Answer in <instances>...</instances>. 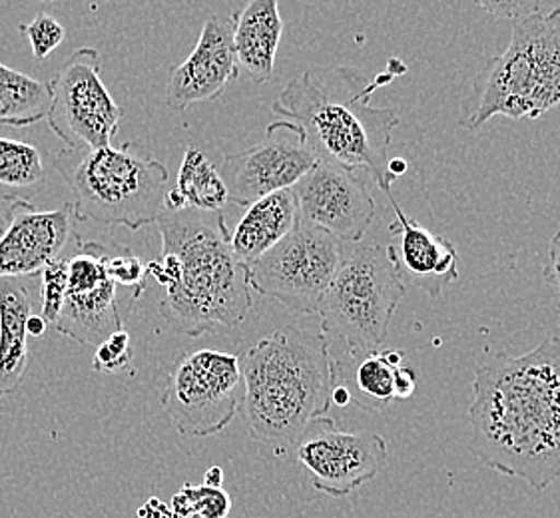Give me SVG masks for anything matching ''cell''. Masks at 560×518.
<instances>
[{"label": "cell", "mask_w": 560, "mask_h": 518, "mask_svg": "<svg viewBox=\"0 0 560 518\" xmlns=\"http://www.w3.org/2000/svg\"><path fill=\"white\" fill-rule=\"evenodd\" d=\"M237 74L234 16H210L190 57L170 72L166 102L174 113H184L218 98Z\"/></svg>", "instance_id": "cell-15"}, {"label": "cell", "mask_w": 560, "mask_h": 518, "mask_svg": "<svg viewBox=\"0 0 560 518\" xmlns=\"http://www.w3.org/2000/svg\"><path fill=\"white\" fill-rule=\"evenodd\" d=\"M162 258L147 266L164 287L160 316L176 335L202 338L237 327L252 309L247 268L232 249L222 212H164L158 217Z\"/></svg>", "instance_id": "cell-2"}, {"label": "cell", "mask_w": 560, "mask_h": 518, "mask_svg": "<svg viewBox=\"0 0 560 518\" xmlns=\"http://www.w3.org/2000/svg\"><path fill=\"white\" fill-rule=\"evenodd\" d=\"M346 244L298 222L276 248L247 268L249 290L295 314H319L343 259Z\"/></svg>", "instance_id": "cell-9"}, {"label": "cell", "mask_w": 560, "mask_h": 518, "mask_svg": "<svg viewBox=\"0 0 560 518\" xmlns=\"http://www.w3.org/2000/svg\"><path fill=\"white\" fill-rule=\"evenodd\" d=\"M283 21L278 0H252L234 14L237 68L254 82H268L276 68Z\"/></svg>", "instance_id": "cell-17"}, {"label": "cell", "mask_w": 560, "mask_h": 518, "mask_svg": "<svg viewBox=\"0 0 560 518\" xmlns=\"http://www.w3.org/2000/svg\"><path fill=\"white\" fill-rule=\"evenodd\" d=\"M45 180L43 156L33 144L0 138V184L12 190H36Z\"/></svg>", "instance_id": "cell-24"}, {"label": "cell", "mask_w": 560, "mask_h": 518, "mask_svg": "<svg viewBox=\"0 0 560 518\" xmlns=\"http://www.w3.org/2000/svg\"><path fill=\"white\" fill-rule=\"evenodd\" d=\"M50 82L12 70L0 62V126L24 128L46 118Z\"/></svg>", "instance_id": "cell-22"}, {"label": "cell", "mask_w": 560, "mask_h": 518, "mask_svg": "<svg viewBox=\"0 0 560 518\" xmlns=\"http://www.w3.org/2000/svg\"><path fill=\"white\" fill-rule=\"evenodd\" d=\"M132 360H135L132 339H130V333L122 329L96 348L94 360H92V369L96 373H106V375L122 373L130 369Z\"/></svg>", "instance_id": "cell-28"}, {"label": "cell", "mask_w": 560, "mask_h": 518, "mask_svg": "<svg viewBox=\"0 0 560 518\" xmlns=\"http://www.w3.org/2000/svg\"><path fill=\"white\" fill-rule=\"evenodd\" d=\"M542 271H545V280L560 290V227L550 239L549 256Z\"/></svg>", "instance_id": "cell-31"}, {"label": "cell", "mask_w": 560, "mask_h": 518, "mask_svg": "<svg viewBox=\"0 0 560 518\" xmlns=\"http://www.w3.org/2000/svg\"><path fill=\"white\" fill-rule=\"evenodd\" d=\"M292 190L300 222L341 244H359L375 217L368 180L355 172L317 162Z\"/></svg>", "instance_id": "cell-13"}, {"label": "cell", "mask_w": 560, "mask_h": 518, "mask_svg": "<svg viewBox=\"0 0 560 518\" xmlns=\"http://www.w3.org/2000/svg\"><path fill=\"white\" fill-rule=\"evenodd\" d=\"M237 357L249 435L276 455H285L307 423L324 417L334 405L336 357L329 339L322 327H280Z\"/></svg>", "instance_id": "cell-4"}, {"label": "cell", "mask_w": 560, "mask_h": 518, "mask_svg": "<svg viewBox=\"0 0 560 518\" xmlns=\"http://www.w3.org/2000/svg\"><path fill=\"white\" fill-rule=\"evenodd\" d=\"M222 481H224V471L222 467H210L206 474H203V485L213 486V488H222Z\"/></svg>", "instance_id": "cell-35"}, {"label": "cell", "mask_w": 560, "mask_h": 518, "mask_svg": "<svg viewBox=\"0 0 560 518\" xmlns=\"http://www.w3.org/2000/svg\"><path fill=\"white\" fill-rule=\"evenodd\" d=\"M477 7L481 11L491 14L494 19H504V21H513V23H521L533 14L538 12L550 11L555 9V4H547V2H535V0H511V2H501V0H493V2H477Z\"/></svg>", "instance_id": "cell-30"}, {"label": "cell", "mask_w": 560, "mask_h": 518, "mask_svg": "<svg viewBox=\"0 0 560 518\" xmlns=\"http://www.w3.org/2000/svg\"><path fill=\"white\" fill-rule=\"evenodd\" d=\"M298 202L293 190L269 193L247 205L246 214L232 232V249L240 263L249 268L298 226Z\"/></svg>", "instance_id": "cell-18"}, {"label": "cell", "mask_w": 560, "mask_h": 518, "mask_svg": "<svg viewBox=\"0 0 560 518\" xmlns=\"http://www.w3.org/2000/svg\"><path fill=\"white\" fill-rule=\"evenodd\" d=\"M415 387H417V375H415L411 367L404 365L399 372H397V379H395V399L397 401H405L415 393Z\"/></svg>", "instance_id": "cell-32"}, {"label": "cell", "mask_w": 560, "mask_h": 518, "mask_svg": "<svg viewBox=\"0 0 560 518\" xmlns=\"http://www.w3.org/2000/svg\"><path fill=\"white\" fill-rule=\"evenodd\" d=\"M55 329L60 335L74 339L80 345L98 348L110 335L124 329L118 287L110 280H104L90 292L67 293Z\"/></svg>", "instance_id": "cell-19"}, {"label": "cell", "mask_w": 560, "mask_h": 518, "mask_svg": "<svg viewBox=\"0 0 560 518\" xmlns=\"http://www.w3.org/2000/svg\"><path fill=\"white\" fill-rule=\"evenodd\" d=\"M106 275L116 287H128L132 290L130 304L135 307L136 302L142 297L147 290L148 270L144 261L135 251L122 248L116 256L108 254L106 259Z\"/></svg>", "instance_id": "cell-26"}, {"label": "cell", "mask_w": 560, "mask_h": 518, "mask_svg": "<svg viewBox=\"0 0 560 518\" xmlns=\"http://www.w3.org/2000/svg\"><path fill=\"white\" fill-rule=\"evenodd\" d=\"M7 217L4 215H0V237L4 236V232H7Z\"/></svg>", "instance_id": "cell-36"}, {"label": "cell", "mask_w": 560, "mask_h": 518, "mask_svg": "<svg viewBox=\"0 0 560 518\" xmlns=\"http://www.w3.org/2000/svg\"><path fill=\"white\" fill-rule=\"evenodd\" d=\"M46 329H48V323L43 319V316L33 314V316L28 317V321H26V335L28 338H43Z\"/></svg>", "instance_id": "cell-34"}, {"label": "cell", "mask_w": 560, "mask_h": 518, "mask_svg": "<svg viewBox=\"0 0 560 518\" xmlns=\"http://www.w3.org/2000/svg\"><path fill=\"white\" fill-rule=\"evenodd\" d=\"M293 451L315 491L329 496L355 493L387 464V440L380 433L341 431L327 415L307 423Z\"/></svg>", "instance_id": "cell-11"}, {"label": "cell", "mask_w": 560, "mask_h": 518, "mask_svg": "<svg viewBox=\"0 0 560 518\" xmlns=\"http://www.w3.org/2000/svg\"><path fill=\"white\" fill-rule=\"evenodd\" d=\"M136 517L138 518H178L176 517V513L170 508V505H166L164 501H160L158 496H152V498H148L147 503L142 505V507L138 508V513H136Z\"/></svg>", "instance_id": "cell-33"}, {"label": "cell", "mask_w": 560, "mask_h": 518, "mask_svg": "<svg viewBox=\"0 0 560 518\" xmlns=\"http://www.w3.org/2000/svg\"><path fill=\"white\" fill-rule=\"evenodd\" d=\"M7 232L0 237V278L38 275L58 259L74 227V205L67 202L58 210L43 212L23 198H4Z\"/></svg>", "instance_id": "cell-14"}, {"label": "cell", "mask_w": 560, "mask_h": 518, "mask_svg": "<svg viewBox=\"0 0 560 518\" xmlns=\"http://www.w3.org/2000/svg\"><path fill=\"white\" fill-rule=\"evenodd\" d=\"M242 399L240 357L228 351L198 350L174 361L162 405L182 435L212 437L234 421Z\"/></svg>", "instance_id": "cell-8"}, {"label": "cell", "mask_w": 560, "mask_h": 518, "mask_svg": "<svg viewBox=\"0 0 560 518\" xmlns=\"http://www.w3.org/2000/svg\"><path fill=\"white\" fill-rule=\"evenodd\" d=\"M43 275V287H40V299H43V319L48 327H55L58 316L62 311V305L67 299L68 292V259H55L40 271Z\"/></svg>", "instance_id": "cell-27"}, {"label": "cell", "mask_w": 560, "mask_h": 518, "mask_svg": "<svg viewBox=\"0 0 560 518\" xmlns=\"http://www.w3.org/2000/svg\"><path fill=\"white\" fill-rule=\"evenodd\" d=\"M393 79L395 72L368 80L349 67L310 68L283 89L271 110L302 128L319 164L370 176L389 198V150L399 116L371 106V94Z\"/></svg>", "instance_id": "cell-3"}, {"label": "cell", "mask_w": 560, "mask_h": 518, "mask_svg": "<svg viewBox=\"0 0 560 518\" xmlns=\"http://www.w3.org/2000/svg\"><path fill=\"white\" fill-rule=\"evenodd\" d=\"M19 31L28 38L34 58H38V60L50 57L58 46L62 45L65 34H67L65 26L50 14H36L33 23L21 24Z\"/></svg>", "instance_id": "cell-29"}, {"label": "cell", "mask_w": 560, "mask_h": 518, "mask_svg": "<svg viewBox=\"0 0 560 518\" xmlns=\"http://www.w3.org/2000/svg\"><path fill=\"white\" fill-rule=\"evenodd\" d=\"M48 82L46 120L68 150L110 146L124 110L102 80L101 52L82 46Z\"/></svg>", "instance_id": "cell-10"}, {"label": "cell", "mask_w": 560, "mask_h": 518, "mask_svg": "<svg viewBox=\"0 0 560 518\" xmlns=\"http://www.w3.org/2000/svg\"><path fill=\"white\" fill-rule=\"evenodd\" d=\"M174 190L179 193L186 210L218 214L230 203V193L220 169L196 146L184 152Z\"/></svg>", "instance_id": "cell-23"}, {"label": "cell", "mask_w": 560, "mask_h": 518, "mask_svg": "<svg viewBox=\"0 0 560 518\" xmlns=\"http://www.w3.org/2000/svg\"><path fill=\"white\" fill-rule=\"evenodd\" d=\"M405 353L399 350L375 351L363 357H355L351 379H336V385L348 389L351 403L371 411L383 413L395 399V379L404 367Z\"/></svg>", "instance_id": "cell-21"}, {"label": "cell", "mask_w": 560, "mask_h": 518, "mask_svg": "<svg viewBox=\"0 0 560 518\" xmlns=\"http://www.w3.org/2000/svg\"><path fill=\"white\" fill-rule=\"evenodd\" d=\"M33 316L31 290L19 278H0V397L16 391L28 365L26 321Z\"/></svg>", "instance_id": "cell-20"}, {"label": "cell", "mask_w": 560, "mask_h": 518, "mask_svg": "<svg viewBox=\"0 0 560 518\" xmlns=\"http://www.w3.org/2000/svg\"><path fill=\"white\" fill-rule=\"evenodd\" d=\"M471 452L535 493L560 479V338L525 355L494 353L475 369Z\"/></svg>", "instance_id": "cell-1"}, {"label": "cell", "mask_w": 560, "mask_h": 518, "mask_svg": "<svg viewBox=\"0 0 560 518\" xmlns=\"http://www.w3.org/2000/svg\"><path fill=\"white\" fill-rule=\"evenodd\" d=\"M389 203L395 214L392 232L397 236V244L385 248L395 270L405 287L413 285L429 297H439L447 285L459 280L457 249L447 237L438 236L411 220L393 196Z\"/></svg>", "instance_id": "cell-16"}, {"label": "cell", "mask_w": 560, "mask_h": 518, "mask_svg": "<svg viewBox=\"0 0 560 518\" xmlns=\"http://www.w3.org/2000/svg\"><path fill=\"white\" fill-rule=\"evenodd\" d=\"M405 285L387 248L346 244L334 283L319 307L325 338L346 345L348 357H363L383 348Z\"/></svg>", "instance_id": "cell-7"}, {"label": "cell", "mask_w": 560, "mask_h": 518, "mask_svg": "<svg viewBox=\"0 0 560 518\" xmlns=\"http://www.w3.org/2000/svg\"><path fill=\"white\" fill-rule=\"evenodd\" d=\"M559 104L560 7H555L513 24L504 52L487 58L472 80L460 126L477 130L494 116L535 120Z\"/></svg>", "instance_id": "cell-5"}, {"label": "cell", "mask_w": 560, "mask_h": 518, "mask_svg": "<svg viewBox=\"0 0 560 518\" xmlns=\"http://www.w3.org/2000/svg\"><path fill=\"white\" fill-rule=\"evenodd\" d=\"M52 166L74 192V220L130 232L164 214L168 168L136 142L120 148L62 150Z\"/></svg>", "instance_id": "cell-6"}, {"label": "cell", "mask_w": 560, "mask_h": 518, "mask_svg": "<svg viewBox=\"0 0 560 518\" xmlns=\"http://www.w3.org/2000/svg\"><path fill=\"white\" fill-rule=\"evenodd\" d=\"M315 164L302 128L278 120L268 126L259 144L225 156L220 176L230 202L247 208L269 193L292 190Z\"/></svg>", "instance_id": "cell-12"}, {"label": "cell", "mask_w": 560, "mask_h": 518, "mask_svg": "<svg viewBox=\"0 0 560 518\" xmlns=\"http://www.w3.org/2000/svg\"><path fill=\"white\" fill-rule=\"evenodd\" d=\"M232 507L234 501L224 488L190 483L182 486L170 503L178 518H230Z\"/></svg>", "instance_id": "cell-25"}]
</instances>
